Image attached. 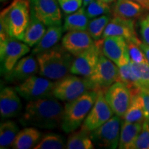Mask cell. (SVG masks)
I'll return each mask as SVG.
<instances>
[{
	"instance_id": "cell-42",
	"label": "cell",
	"mask_w": 149,
	"mask_h": 149,
	"mask_svg": "<svg viewBox=\"0 0 149 149\" xmlns=\"http://www.w3.org/2000/svg\"><path fill=\"white\" fill-rule=\"evenodd\" d=\"M6 1V0H1V2H2V1Z\"/></svg>"
},
{
	"instance_id": "cell-7",
	"label": "cell",
	"mask_w": 149,
	"mask_h": 149,
	"mask_svg": "<svg viewBox=\"0 0 149 149\" xmlns=\"http://www.w3.org/2000/svg\"><path fill=\"white\" fill-rule=\"evenodd\" d=\"M122 117L113 115L110 120L90 133L95 145L103 148H117L119 146Z\"/></svg>"
},
{
	"instance_id": "cell-41",
	"label": "cell",
	"mask_w": 149,
	"mask_h": 149,
	"mask_svg": "<svg viewBox=\"0 0 149 149\" xmlns=\"http://www.w3.org/2000/svg\"><path fill=\"white\" fill-rule=\"evenodd\" d=\"M102 1H104V2H106V3H109V4H111L112 3L115 2V1H116V0H102Z\"/></svg>"
},
{
	"instance_id": "cell-11",
	"label": "cell",
	"mask_w": 149,
	"mask_h": 149,
	"mask_svg": "<svg viewBox=\"0 0 149 149\" xmlns=\"http://www.w3.org/2000/svg\"><path fill=\"white\" fill-rule=\"evenodd\" d=\"M114 114L106 100L104 91H98L96 101L81 124V128L91 133L107 122Z\"/></svg>"
},
{
	"instance_id": "cell-5",
	"label": "cell",
	"mask_w": 149,
	"mask_h": 149,
	"mask_svg": "<svg viewBox=\"0 0 149 149\" xmlns=\"http://www.w3.org/2000/svg\"><path fill=\"white\" fill-rule=\"evenodd\" d=\"M89 91H93V86L88 78L67 75L55 81L53 95L57 100L68 102Z\"/></svg>"
},
{
	"instance_id": "cell-26",
	"label": "cell",
	"mask_w": 149,
	"mask_h": 149,
	"mask_svg": "<svg viewBox=\"0 0 149 149\" xmlns=\"http://www.w3.org/2000/svg\"><path fill=\"white\" fill-rule=\"evenodd\" d=\"M94 143L91 138L90 132L81 129L70 133L66 141L68 149H93Z\"/></svg>"
},
{
	"instance_id": "cell-21",
	"label": "cell",
	"mask_w": 149,
	"mask_h": 149,
	"mask_svg": "<svg viewBox=\"0 0 149 149\" xmlns=\"http://www.w3.org/2000/svg\"><path fill=\"white\" fill-rule=\"evenodd\" d=\"M42 133L33 126H26L19 132L13 145L15 149L34 148L42 139Z\"/></svg>"
},
{
	"instance_id": "cell-29",
	"label": "cell",
	"mask_w": 149,
	"mask_h": 149,
	"mask_svg": "<svg viewBox=\"0 0 149 149\" xmlns=\"http://www.w3.org/2000/svg\"><path fill=\"white\" fill-rule=\"evenodd\" d=\"M66 148V142L61 135L49 133L43 136L34 149H63Z\"/></svg>"
},
{
	"instance_id": "cell-39",
	"label": "cell",
	"mask_w": 149,
	"mask_h": 149,
	"mask_svg": "<svg viewBox=\"0 0 149 149\" xmlns=\"http://www.w3.org/2000/svg\"><path fill=\"white\" fill-rule=\"evenodd\" d=\"M134 1H136L141 6H142L145 9L149 10V0H133Z\"/></svg>"
},
{
	"instance_id": "cell-37",
	"label": "cell",
	"mask_w": 149,
	"mask_h": 149,
	"mask_svg": "<svg viewBox=\"0 0 149 149\" xmlns=\"http://www.w3.org/2000/svg\"><path fill=\"white\" fill-rule=\"evenodd\" d=\"M140 95L144 104L145 120L149 122V91H140Z\"/></svg>"
},
{
	"instance_id": "cell-16",
	"label": "cell",
	"mask_w": 149,
	"mask_h": 149,
	"mask_svg": "<svg viewBox=\"0 0 149 149\" xmlns=\"http://www.w3.org/2000/svg\"><path fill=\"white\" fill-rule=\"evenodd\" d=\"M95 44V40L87 31H68L62 37L61 45L74 57L84 53Z\"/></svg>"
},
{
	"instance_id": "cell-24",
	"label": "cell",
	"mask_w": 149,
	"mask_h": 149,
	"mask_svg": "<svg viewBox=\"0 0 149 149\" xmlns=\"http://www.w3.org/2000/svg\"><path fill=\"white\" fill-rule=\"evenodd\" d=\"M89 22V18L86 13L84 7L67 15L65 17L64 31L66 32L73 31H86Z\"/></svg>"
},
{
	"instance_id": "cell-28",
	"label": "cell",
	"mask_w": 149,
	"mask_h": 149,
	"mask_svg": "<svg viewBox=\"0 0 149 149\" xmlns=\"http://www.w3.org/2000/svg\"><path fill=\"white\" fill-rule=\"evenodd\" d=\"M111 19V15L107 14L91 19L89 21L86 31L93 40H98L102 38L106 27Z\"/></svg>"
},
{
	"instance_id": "cell-12",
	"label": "cell",
	"mask_w": 149,
	"mask_h": 149,
	"mask_svg": "<svg viewBox=\"0 0 149 149\" xmlns=\"http://www.w3.org/2000/svg\"><path fill=\"white\" fill-rule=\"evenodd\" d=\"M104 96L115 115L123 119L131 102L130 88L122 81H117L107 89Z\"/></svg>"
},
{
	"instance_id": "cell-6",
	"label": "cell",
	"mask_w": 149,
	"mask_h": 149,
	"mask_svg": "<svg viewBox=\"0 0 149 149\" xmlns=\"http://www.w3.org/2000/svg\"><path fill=\"white\" fill-rule=\"evenodd\" d=\"M93 86V91L105 92L112 84L119 81V67L102 54L92 74L87 77Z\"/></svg>"
},
{
	"instance_id": "cell-23",
	"label": "cell",
	"mask_w": 149,
	"mask_h": 149,
	"mask_svg": "<svg viewBox=\"0 0 149 149\" xmlns=\"http://www.w3.org/2000/svg\"><path fill=\"white\" fill-rule=\"evenodd\" d=\"M143 123L128 122L123 120L121 126V132L119 148L130 149L142 128Z\"/></svg>"
},
{
	"instance_id": "cell-14",
	"label": "cell",
	"mask_w": 149,
	"mask_h": 149,
	"mask_svg": "<svg viewBox=\"0 0 149 149\" xmlns=\"http://www.w3.org/2000/svg\"><path fill=\"white\" fill-rule=\"evenodd\" d=\"M102 53L118 67L130 62L127 41L122 37L111 36L103 38Z\"/></svg>"
},
{
	"instance_id": "cell-3",
	"label": "cell",
	"mask_w": 149,
	"mask_h": 149,
	"mask_svg": "<svg viewBox=\"0 0 149 149\" xmlns=\"http://www.w3.org/2000/svg\"><path fill=\"white\" fill-rule=\"evenodd\" d=\"M30 19V0H15L1 11L0 26L6 30L10 38L22 41Z\"/></svg>"
},
{
	"instance_id": "cell-13",
	"label": "cell",
	"mask_w": 149,
	"mask_h": 149,
	"mask_svg": "<svg viewBox=\"0 0 149 149\" xmlns=\"http://www.w3.org/2000/svg\"><path fill=\"white\" fill-rule=\"evenodd\" d=\"M31 11L47 26L61 25V12L57 0H30Z\"/></svg>"
},
{
	"instance_id": "cell-10",
	"label": "cell",
	"mask_w": 149,
	"mask_h": 149,
	"mask_svg": "<svg viewBox=\"0 0 149 149\" xmlns=\"http://www.w3.org/2000/svg\"><path fill=\"white\" fill-rule=\"evenodd\" d=\"M103 38L95 40V44L88 50L81 53L74 59L70 73L88 77L96 68L102 53Z\"/></svg>"
},
{
	"instance_id": "cell-30",
	"label": "cell",
	"mask_w": 149,
	"mask_h": 149,
	"mask_svg": "<svg viewBox=\"0 0 149 149\" xmlns=\"http://www.w3.org/2000/svg\"><path fill=\"white\" fill-rule=\"evenodd\" d=\"M119 81L127 86L131 91L132 95L140 92L137 85V77L132 69L130 61L127 64L119 67Z\"/></svg>"
},
{
	"instance_id": "cell-36",
	"label": "cell",
	"mask_w": 149,
	"mask_h": 149,
	"mask_svg": "<svg viewBox=\"0 0 149 149\" xmlns=\"http://www.w3.org/2000/svg\"><path fill=\"white\" fill-rule=\"evenodd\" d=\"M139 31L143 42L149 46V14L143 16L139 21Z\"/></svg>"
},
{
	"instance_id": "cell-27",
	"label": "cell",
	"mask_w": 149,
	"mask_h": 149,
	"mask_svg": "<svg viewBox=\"0 0 149 149\" xmlns=\"http://www.w3.org/2000/svg\"><path fill=\"white\" fill-rule=\"evenodd\" d=\"M19 130L17 124L13 121L7 120L0 126V148H13V145Z\"/></svg>"
},
{
	"instance_id": "cell-4",
	"label": "cell",
	"mask_w": 149,
	"mask_h": 149,
	"mask_svg": "<svg viewBox=\"0 0 149 149\" xmlns=\"http://www.w3.org/2000/svg\"><path fill=\"white\" fill-rule=\"evenodd\" d=\"M97 97V91H89L65 104L61 124L65 133H72L81 126L94 105Z\"/></svg>"
},
{
	"instance_id": "cell-34",
	"label": "cell",
	"mask_w": 149,
	"mask_h": 149,
	"mask_svg": "<svg viewBox=\"0 0 149 149\" xmlns=\"http://www.w3.org/2000/svg\"><path fill=\"white\" fill-rule=\"evenodd\" d=\"M130 149H149V122L145 120L142 128Z\"/></svg>"
},
{
	"instance_id": "cell-33",
	"label": "cell",
	"mask_w": 149,
	"mask_h": 149,
	"mask_svg": "<svg viewBox=\"0 0 149 149\" xmlns=\"http://www.w3.org/2000/svg\"><path fill=\"white\" fill-rule=\"evenodd\" d=\"M128 52L130 61L135 64H148L146 55L138 43L127 42Z\"/></svg>"
},
{
	"instance_id": "cell-20",
	"label": "cell",
	"mask_w": 149,
	"mask_h": 149,
	"mask_svg": "<svg viewBox=\"0 0 149 149\" xmlns=\"http://www.w3.org/2000/svg\"><path fill=\"white\" fill-rule=\"evenodd\" d=\"M144 8L133 0H116L113 6V16L135 20L142 15Z\"/></svg>"
},
{
	"instance_id": "cell-17",
	"label": "cell",
	"mask_w": 149,
	"mask_h": 149,
	"mask_svg": "<svg viewBox=\"0 0 149 149\" xmlns=\"http://www.w3.org/2000/svg\"><path fill=\"white\" fill-rule=\"evenodd\" d=\"M39 70L37 58L30 55L20 59L10 71L4 74V77L8 82L21 83L39 72Z\"/></svg>"
},
{
	"instance_id": "cell-1",
	"label": "cell",
	"mask_w": 149,
	"mask_h": 149,
	"mask_svg": "<svg viewBox=\"0 0 149 149\" xmlns=\"http://www.w3.org/2000/svg\"><path fill=\"white\" fill-rule=\"evenodd\" d=\"M64 108L54 96L29 101L19 122L24 126L53 129L60 125Z\"/></svg>"
},
{
	"instance_id": "cell-32",
	"label": "cell",
	"mask_w": 149,
	"mask_h": 149,
	"mask_svg": "<svg viewBox=\"0 0 149 149\" xmlns=\"http://www.w3.org/2000/svg\"><path fill=\"white\" fill-rule=\"evenodd\" d=\"M84 8L86 13L89 19L97 17L103 15L110 14L112 10L111 4L104 2L102 0H93Z\"/></svg>"
},
{
	"instance_id": "cell-35",
	"label": "cell",
	"mask_w": 149,
	"mask_h": 149,
	"mask_svg": "<svg viewBox=\"0 0 149 149\" xmlns=\"http://www.w3.org/2000/svg\"><path fill=\"white\" fill-rule=\"evenodd\" d=\"M61 10L68 15L75 12L81 8L83 0H57Z\"/></svg>"
},
{
	"instance_id": "cell-25",
	"label": "cell",
	"mask_w": 149,
	"mask_h": 149,
	"mask_svg": "<svg viewBox=\"0 0 149 149\" xmlns=\"http://www.w3.org/2000/svg\"><path fill=\"white\" fill-rule=\"evenodd\" d=\"M123 119L128 122H144L145 120L144 104L140 92L132 95L131 102Z\"/></svg>"
},
{
	"instance_id": "cell-9",
	"label": "cell",
	"mask_w": 149,
	"mask_h": 149,
	"mask_svg": "<svg viewBox=\"0 0 149 149\" xmlns=\"http://www.w3.org/2000/svg\"><path fill=\"white\" fill-rule=\"evenodd\" d=\"M13 38L0 42L1 73L6 74L13 68L17 63L31 51L30 46Z\"/></svg>"
},
{
	"instance_id": "cell-19",
	"label": "cell",
	"mask_w": 149,
	"mask_h": 149,
	"mask_svg": "<svg viewBox=\"0 0 149 149\" xmlns=\"http://www.w3.org/2000/svg\"><path fill=\"white\" fill-rule=\"evenodd\" d=\"M63 32H64V28L61 25L48 26L44 36L33 48L32 55L37 56L57 45L61 40Z\"/></svg>"
},
{
	"instance_id": "cell-18",
	"label": "cell",
	"mask_w": 149,
	"mask_h": 149,
	"mask_svg": "<svg viewBox=\"0 0 149 149\" xmlns=\"http://www.w3.org/2000/svg\"><path fill=\"white\" fill-rule=\"evenodd\" d=\"M22 109V104L15 88L3 87L0 93V115L2 120L18 116Z\"/></svg>"
},
{
	"instance_id": "cell-40",
	"label": "cell",
	"mask_w": 149,
	"mask_h": 149,
	"mask_svg": "<svg viewBox=\"0 0 149 149\" xmlns=\"http://www.w3.org/2000/svg\"><path fill=\"white\" fill-rule=\"evenodd\" d=\"M93 0H83V6L86 7Z\"/></svg>"
},
{
	"instance_id": "cell-15",
	"label": "cell",
	"mask_w": 149,
	"mask_h": 149,
	"mask_svg": "<svg viewBox=\"0 0 149 149\" xmlns=\"http://www.w3.org/2000/svg\"><path fill=\"white\" fill-rule=\"evenodd\" d=\"M111 36H119L125 38L127 42L140 44L135 29V20L127 19L120 17L113 16L107 24L102 38Z\"/></svg>"
},
{
	"instance_id": "cell-8",
	"label": "cell",
	"mask_w": 149,
	"mask_h": 149,
	"mask_svg": "<svg viewBox=\"0 0 149 149\" xmlns=\"http://www.w3.org/2000/svg\"><path fill=\"white\" fill-rule=\"evenodd\" d=\"M55 81L44 77L33 75L15 87L20 96L27 101L40 100L53 96Z\"/></svg>"
},
{
	"instance_id": "cell-2",
	"label": "cell",
	"mask_w": 149,
	"mask_h": 149,
	"mask_svg": "<svg viewBox=\"0 0 149 149\" xmlns=\"http://www.w3.org/2000/svg\"><path fill=\"white\" fill-rule=\"evenodd\" d=\"M39 64V74L42 77L57 81L70 72L73 55L61 44L36 56Z\"/></svg>"
},
{
	"instance_id": "cell-31",
	"label": "cell",
	"mask_w": 149,
	"mask_h": 149,
	"mask_svg": "<svg viewBox=\"0 0 149 149\" xmlns=\"http://www.w3.org/2000/svg\"><path fill=\"white\" fill-rule=\"evenodd\" d=\"M130 64L137 77L139 90L149 91V64H135L131 61Z\"/></svg>"
},
{
	"instance_id": "cell-22",
	"label": "cell",
	"mask_w": 149,
	"mask_h": 149,
	"mask_svg": "<svg viewBox=\"0 0 149 149\" xmlns=\"http://www.w3.org/2000/svg\"><path fill=\"white\" fill-rule=\"evenodd\" d=\"M46 31L45 24L31 11V19L22 41L30 47H33L40 42Z\"/></svg>"
},
{
	"instance_id": "cell-38",
	"label": "cell",
	"mask_w": 149,
	"mask_h": 149,
	"mask_svg": "<svg viewBox=\"0 0 149 149\" xmlns=\"http://www.w3.org/2000/svg\"><path fill=\"white\" fill-rule=\"evenodd\" d=\"M139 46H140L142 51H144L145 55H146L147 61H148V63L149 64V46L147 45L146 44H144V42H141V44H139Z\"/></svg>"
}]
</instances>
